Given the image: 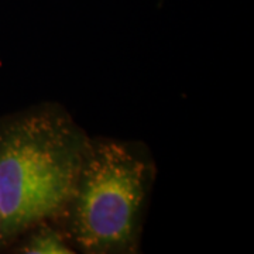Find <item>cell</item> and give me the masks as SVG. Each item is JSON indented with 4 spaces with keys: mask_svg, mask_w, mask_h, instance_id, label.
Segmentation results:
<instances>
[{
    "mask_svg": "<svg viewBox=\"0 0 254 254\" xmlns=\"http://www.w3.org/2000/svg\"><path fill=\"white\" fill-rule=\"evenodd\" d=\"M89 140L57 106L33 108L0 123L3 242L61 218Z\"/></svg>",
    "mask_w": 254,
    "mask_h": 254,
    "instance_id": "1",
    "label": "cell"
},
{
    "mask_svg": "<svg viewBox=\"0 0 254 254\" xmlns=\"http://www.w3.org/2000/svg\"><path fill=\"white\" fill-rule=\"evenodd\" d=\"M4 243L3 242V233H1V212H0V245Z\"/></svg>",
    "mask_w": 254,
    "mask_h": 254,
    "instance_id": "4",
    "label": "cell"
},
{
    "mask_svg": "<svg viewBox=\"0 0 254 254\" xmlns=\"http://www.w3.org/2000/svg\"><path fill=\"white\" fill-rule=\"evenodd\" d=\"M21 253L30 254H71L73 250L65 242L63 232L47 223L38 225L36 232L28 237L27 242L20 247Z\"/></svg>",
    "mask_w": 254,
    "mask_h": 254,
    "instance_id": "3",
    "label": "cell"
},
{
    "mask_svg": "<svg viewBox=\"0 0 254 254\" xmlns=\"http://www.w3.org/2000/svg\"><path fill=\"white\" fill-rule=\"evenodd\" d=\"M154 167L136 145L89 140L72 198L61 218L66 236L89 254L134 253Z\"/></svg>",
    "mask_w": 254,
    "mask_h": 254,
    "instance_id": "2",
    "label": "cell"
}]
</instances>
